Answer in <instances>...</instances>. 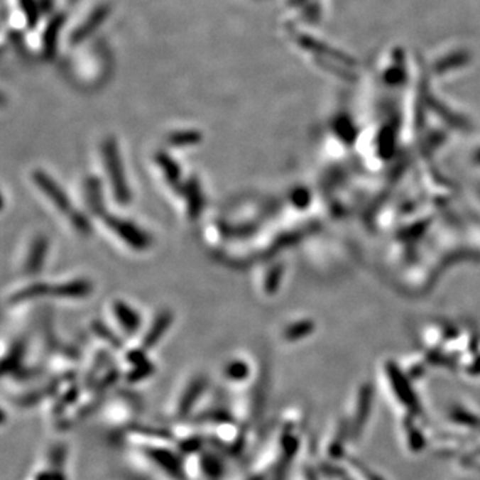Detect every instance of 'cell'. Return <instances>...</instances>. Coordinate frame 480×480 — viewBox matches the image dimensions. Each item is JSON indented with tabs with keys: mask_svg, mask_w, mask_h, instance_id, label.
I'll use <instances>...</instances> for the list:
<instances>
[{
	"mask_svg": "<svg viewBox=\"0 0 480 480\" xmlns=\"http://www.w3.org/2000/svg\"><path fill=\"white\" fill-rule=\"evenodd\" d=\"M103 156H104L106 167L109 170L111 186L114 190L115 199L119 202L120 204H129L131 202V192H130V188L127 186L124 168H123V164L120 162L116 144L112 141L104 143Z\"/></svg>",
	"mask_w": 480,
	"mask_h": 480,
	"instance_id": "cell-1",
	"label": "cell"
},
{
	"mask_svg": "<svg viewBox=\"0 0 480 480\" xmlns=\"http://www.w3.org/2000/svg\"><path fill=\"white\" fill-rule=\"evenodd\" d=\"M104 222L109 229L119 236L120 239L124 240L129 246H131L132 249L143 251L151 246V238L131 222L116 218L112 215H106Z\"/></svg>",
	"mask_w": 480,
	"mask_h": 480,
	"instance_id": "cell-2",
	"label": "cell"
},
{
	"mask_svg": "<svg viewBox=\"0 0 480 480\" xmlns=\"http://www.w3.org/2000/svg\"><path fill=\"white\" fill-rule=\"evenodd\" d=\"M33 178L35 185L43 191L45 197H48L56 207L65 214L71 212V202L67 197L66 192L60 188V186L50 175L45 174L42 170H36L33 171Z\"/></svg>",
	"mask_w": 480,
	"mask_h": 480,
	"instance_id": "cell-3",
	"label": "cell"
},
{
	"mask_svg": "<svg viewBox=\"0 0 480 480\" xmlns=\"http://www.w3.org/2000/svg\"><path fill=\"white\" fill-rule=\"evenodd\" d=\"M183 194L187 199V211H188V217L190 219L199 218L202 214V209L204 206V197H203V192L200 185L197 182L195 176H191L186 183H185V188H183Z\"/></svg>",
	"mask_w": 480,
	"mask_h": 480,
	"instance_id": "cell-4",
	"label": "cell"
},
{
	"mask_svg": "<svg viewBox=\"0 0 480 480\" xmlns=\"http://www.w3.org/2000/svg\"><path fill=\"white\" fill-rule=\"evenodd\" d=\"M47 251H48V239L44 235L35 238L26 261V273L30 275L40 273L45 262Z\"/></svg>",
	"mask_w": 480,
	"mask_h": 480,
	"instance_id": "cell-5",
	"label": "cell"
},
{
	"mask_svg": "<svg viewBox=\"0 0 480 480\" xmlns=\"http://www.w3.org/2000/svg\"><path fill=\"white\" fill-rule=\"evenodd\" d=\"M173 319H174L173 312L170 311L159 312L158 317H155L148 332L143 338V349H153V346H156V343L163 338L165 331L171 326Z\"/></svg>",
	"mask_w": 480,
	"mask_h": 480,
	"instance_id": "cell-6",
	"label": "cell"
},
{
	"mask_svg": "<svg viewBox=\"0 0 480 480\" xmlns=\"http://www.w3.org/2000/svg\"><path fill=\"white\" fill-rule=\"evenodd\" d=\"M114 314L127 334L133 335L141 328L142 322H141L139 314L135 310H132L129 305H126L124 302L119 300L114 303Z\"/></svg>",
	"mask_w": 480,
	"mask_h": 480,
	"instance_id": "cell-7",
	"label": "cell"
},
{
	"mask_svg": "<svg viewBox=\"0 0 480 480\" xmlns=\"http://www.w3.org/2000/svg\"><path fill=\"white\" fill-rule=\"evenodd\" d=\"M92 293V284L86 279H77L58 284L51 288V294L58 298H84Z\"/></svg>",
	"mask_w": 480,
	"mask_h": 480,
	"instance_id": "cell-8",
	"label": "cell"
},
{
	"mask_svg": "<svg viewBox=\"0 0 480 480\" xmlns=\"http://www.w3.org/2000/svg\"><path fill=\"white\" fill-rule=\"evenodd\" d=\"M156 160H158L159 165H162L168 183L174 187L176 191H183L185 185H182V182H180V170H179L178 164L175 163L174 160L170 156H167L165 153H159L156 156Z\"/></svg>",
	"mask_w": 480,
	"mask_h": 480,
	"instance_id": "cell-9",
	"label": "cell"
},
{
	"mask_svg": "<svg viewBox=\"0 0 480 480\" xmlns=\"http://www.w3.org/2000/svg\"><path fill=\"white\" fill-rule=\"evenodd\" d=\"M87 199L89 209L95 215H104L102 185L98 178H89L87 180Z\"/></svg>",
	"mask_w": 480,
	"mask_h": 480,
	"instance_id": "cell-10",
	"label": "cell"
},
{
	"mask_svg": "<svg viewBox=\"0 0 480 480\" xmlns=\"http://www.w3.org/2000/svg\"><path fill=\"white\" fill-rule=\"evenodd\" d=\"M51 285L48 284L38 282V283L31 284L28 287H26L22 291L16 293L12 296V303H19V302H26V300H31L35 298H40L43 295L51 294Z\"/></svg>",
	"mask_w": 480,
	"mask_h": 480,
	"instance_id": "cell-11",
	"label": "cell"
},
{
	"mask_svg": "<svg viewBox=\"0 0 480 480\" xmlns=\"http://www.w3.org/2000/svg\"><path fill=\"white\" fill-rule=\"evenodd\" d=\"M24 349H26V344L23 340H18L13 346H12L11 351L9 354V356L4 359L3 363V372L12 371L15 369H18L19 363L22 361L23 355H24Z\"/></svg>",
	"mask_w": 480,
	"mask_h": 480,
	"instance_id": "cell-12",
	"label": "cell"
},
{
	"mask_svg": "<svg viewBox=\"0 0 480 480\" xmlns=\"http://www.w3.org/2000/svg\"><path fill=\"white\" fill-rule=\"evenodd\" d=\"M92 329H94V332L98 335L99 338H102L103 340L109 342V344H111L114 349H123V342H121V339H120L116 334H114V331H112L111 328L107 327L103 322L95 320V322L92 323Z\"/></svg>",
	"mask_w": 480,
	"mask_h": 480,
	"instance_id": "cell-13",
	"label": "cell"
},
{
	"mask_svg": "<svg viewBox=\"0 0 480 480\" xmlns=\"http://www.w3.org/2000/svg\"><path fill=\"white\" fill-rule=\"evenodd\" d=\"M153 371V366L151 364V361H146V363L135 366V369L129 373L127 379H130V382H138V381H141L143 378L151 375Z\"/></svg>",
	"mask_w": 480,
	"mask_h": 480,
	"instance_id": "cell-14",
	"label": "cell"
},
{
	"mask_svg": "<svg viewBox=\"0 0 480 480\" xmlns=\"http://www.w3.org/2000/svg\"><path fill=\"white\" fill-rule=\"evenodd\" d=\"M71 222L74 224V227L83 235H88L91 232V224L87 217H84L82 212H72L71 214Z\"/></svg>",
	"mask_w": 480,
	"mask_h": 480,
	"instance_id": "cell-15",
	"label": "cell"
},
{
	"mask_svg": "<svg viewBox=\"0 0 480 480\" xmlns=\"http://www.w3.org/2000/svg\"><path fill=\"white\" fill-rule=\"evenodd\" d=\"M247 366L243 361H232L227 367V375L231 379H243L247 376Z\"/></svg>",
	"mask_w": 480,
	"mask_h": 480,
	"instance_id": "cell-16",
	"label": "cell"
},
{
	"mask_svg": "<svg viewBox=\"0 0 480 480\" xmlns=\"http://www.w3.org/2000/svg\"><path fill=\"white\" fill-rule=\"evenodd\" d=\"M199 141V136L197 135H195V133H186V135H178V136H175V138H173V142L175 143V144H191V143H195Z\"/></svg>",
	"mask_w": 480,
	"mask_h": 480,
	"instance_id": "cell-17",
	"label": "cell"
}]
</instances>
